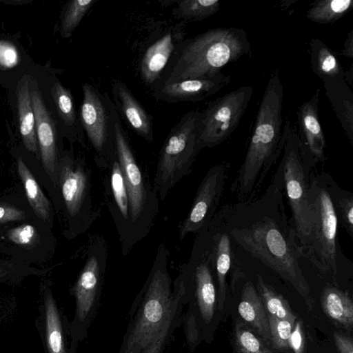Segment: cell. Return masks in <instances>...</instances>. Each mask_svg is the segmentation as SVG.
Instances as JSON below:
<instances>
[{"instance_id":"obj_44","label":"cell","mask_w":353,"mask_h":353,"mask_svg":"<svg viewBox=\"0 0 353 353\" xmlns=\"http://www.w3.org/2000/svg\"><path fill=\"white\" fill-rule=\"evenodd\" d=\"M1 1L6 3L8 4L12 3L13 5H16V4L18 5V4H23V3H28V1H24V0L23 1H19L18 0V1Z\"/></svg>"},{"instance_id":"obj_38","label":"cell","mask_w":353,"mask_h":353,"mask_svg":"<svg viewBox=\"0 0 353 353\" xmlns=\"http://www.w3.org/2000/svg\"><path fill=\"white\" fill-rule=\"evenodd\" d=\"M19 54L14 46L6 41H0V65L6 68L15 66Z\"/></svg>"},{"instance_id":"obj_19","label":"cell","mask_w":353,"mask_h":353,"mask_svg":"<svg viewBox=\"0 0 353 353\" xmlns=\"http://www.w3.org/2000/svg\"><path fill=\"white\" fill-rule=\"evenodd\" d=\"M112 101L120 117L149 143L154 140L153 117L134 96L125 82L116 79L112 83Z\"/></svg>"},{"instance_id":"obj_23","label":"cell","mask_w":353,"mask_h":353,"mask_svg":"<svg viewBox=\"0 0 353 353\" xmlns=\"http://www.w3.org/2000/svg\"><path fill=\"white\" fill-rule=\"evenodd\" d=\"M241 317L267 343L270 342L267 314L262 299L251 281L243 286L238 306Z\"/></svg>"},{"instance_id":"obj_2","label":"cell","mask_w":353,"mask_h":353,"mask_svg":"<svg viewBox=\"0 0 353 353\" xmlns=\"http://www.w3.org/2000/svg\"><path fill=\"white\" fill-rule=\"evenodd\" d=\"M283 96L282 81L274 69L263 92L244 159L230 185L238 202L257 196L282 154L285 139L282 127Z\"/></svg>"},{"instance_id":"obj_7","label":"cell","mask_w":353,"mask_h":353,"mask_svg":"<svg viewBox=\"0 0 353 353\" xmlns=\"http://www.w3.org/2000/svg\"><path fill=\"white\" fill-rule=\"evenodd\" d=\"M114 139L117 160L128 191L130 229L128 253L132 246L146 236L158 214L159 197L145 179L132 152L128 137L116 107L113 110Z\"/></svg>"},{"instance_id":"obj_15","label":"cell","mask_w":353,"mask_h":353,"mask_svg":"<svg viewBox=\"0 0 353 353\" xmlns=\"http://www.w3.org/2000/svg\"><path fill=\"white\" fill-rule=\"evenodd\" d=\"M185 21L176 23L157 36L144 50L141 58L139 72L143 83L152 90L175 56L185 39Z\"/></svg>"},{"instance_id":"obj_31","label":"cell","mask_w":353,"mask_h":353,"mask_svg":"<svg viewBox=\"0 0 353 353\" xmlns=\"http://www.w3.org/2000/svg\"><path fill=\"white\" fill-rule=\"evenodd\" d=\"M173 10L176 19L183 21H199L214 14L220 8L218 0H178Z\"/></svg>"},{"instance_id":"obj_39","label":"cell","mask_w":353,"mask_h":353,"mask_svg":"<svg viewBox=\"0 0 353 353\" xmlns=\"http://www.w3.org/2000/svg\"><path fill=\"white\" fill-rule=\"evenodd\" d=\"M288 345L289 348L290 347L294 353H304L305 340L301 321H297L295 325H294Z\"/></svg>"},{"instance_id":"obj_16","label":"cell","mask_w":353,"mask_h":353,"mask_svg":"<svg viewBox=\"0 0 353 353\" xmlns=\"http://www.w3.org/2000/svg\"><path fill=\"white\" fill-rule=\"evenodd\" d=\"M36 121V134L43 165L55 185H58L57 128L38 89L31 91Z\"/></svg>"},{"instance_id":"obj_9","label":"cell","mask_w":353,"mask_h":353,"mask_svg":"<svg viewBox=\"0 0 353 353\" xmlns=\"http://www.w3.org/2000/svg\"><path fill=\"white\" fill-rule=\"evenodd\" d=\"M107 259V245L103 239L99 235L92 236L85 263L71 290L75 299V310L69 330L77 343L86 338L97 313Z\"/></svg>"},{"instance_id":"obj_13","label":"cell","mask_w":353,"mask_h":353,"mask_svg":"<svg viewBox=\"0 0 353 353\" xmlns=\"http://www.w3.org/2000/svg\"><path fill=\"white\" fill-rule=\"evenodd\" d=\"M231 164L221 162L210 168L202 179L188 215L179 228L181 240L188 234H198L212 221L219 210Z\"/></svg>"},{"instance_id":"obj_34","label":"cell","mask_w":353,"mask_h":353,"mask_svg":"<svg viewBox=\"0 0 353 353\" xmlns=\"http://www.w3.org/2000/svg\"><path fill=\"white\" fill-rule=\"evenodd\" d=\"M234 341L236 353H274L239 320L236 322Z\"/></svg>"},{"instance_id":"obj_1","label":"cell","mask_w":353,"mask_h":353,"mask_svg":"<svg viewBox=\"0 0 353 353\" xmlns=\"http://www.w3.org/2000/svg\"><path fill=\"white\" fill-rule=\"evenodd\" d=\"M283 193L275 172L262 196L228 203V228L234 243L305 293L307 286L299 264L301 256Z\"/></svg>"},{"instance_id":"obj_14","label":"cell","mask_w":353,"mask_h":353,"mask_svg":"<svg viewBox=\"0 0 353 353\" xmlns=\"http://www.w3.org/2000/svg\"><path fill=\"white\" fill-rule=\"evenodd\" d=\"M228 203L221 205L212 221L201 230L208 241L214 276L216 280L218 309L221 311L226 297V278L241 271L233 250L228 228Z\"/></svg>"},{"instance_id":"obj_3","label":"cell","mask_w":353,"mask_h":353,"mask_svg":"<svg viewBox=\"0 0 353 353\" xmlns=\"http://www.w3.org/2000/svg\"><path fill=\"white\" fill-rule=\"evenodd\" d=\"M169 252L161 244L143 288L136 296L119 353H143L185 305L181 283L172 290Z\"/></svg>"},{"instance_id":"obj_32","label":"cell","mask_w":353,"mask_h":353,"mask_svg":"<svg viewBox=\"0 0 353 353\" xmlns=\"http://www.w3.org/2000/svg\"><path fill=\"white\" fill-rule=\"evenodd\" d=\"M256 286L267 314L280 319L296 320V316L287 301L266 283L261 276L257 277Z\"/></svg>"},{"instance_id":"obj_41","label":"cell","mask_w":353,"mask_h":353,"mask_svg":"<svg viewBox=\"0 0 353 353\" xmlns=\"http://www.w3.org/2000/svg\"><path fill=\"white\" fill-rule=\"evenodd\" d=\"M334 340L339 353H353L352 337L335 332Z\"/></svg>"},{"instance_id":"obj_29","label":"cell","mask_w":353,"mask_h":353,"mask_svg":"<svg viewBox=\"0 0 353 353\" xmlns=\"http://www.w3.org/2000/svg\"><path fill=\"white\" fill-rule=\"evenodd\" d=\"M352 8V0H319L314 2L307 10L306 17L317 23H333Z\"/></svg>"},{"instance_id":"obj_42","label":"cell","mask_w":353,"mask_h":353,"mask_svg":"<svg viewBox=\"0 0 353 353\" xmlns=\"http://www.w3.org/2000/svg\"><path fill=\"white\" fill-rule=\"evenodd\" d=\"M342 54L345 57L353 59V30H352L347 34L345 42L344 47L342 51Z\"/></svg>"},{"instance_id":"obj_21","label":"cell","mask_w":353,"mask_h":353,"mask_svg":"<svg viewBox=\"0 0 353 353\" xmlns=\"http://www.w3.org/2000/svg\"><path fill=\"white\" fill-rule=\"evenodd\" d=\"M51 95L63 134L70 142L77 141L87 148L79 112L70 90L57 80L51 88Z\"/></svg>"},{"instance_id":"obj_43","label":"cell","mask_w":353,"mask_h":353,"mask_svg":"<svg viewBox=\"0 0 353 353\" xmlns=\"http://www.w3.org/2000/svg\"><path fill=\"white\" fill-rule=\"evenodd\" d=\"M344 80L347 84H350L352 87L353 83V65L352 64L350 66L347 71L345 72Z\"/></svg>"},{"instance_id":"obj_4","label":"cell","mask_w":353,"mask_h":353,"mask_svg":"<svg viewBox=\"0 0 353 353\" xmlns=\"http://www.w3.org/2000/svg\"><path fill=\"white\" fill-rule=\"evenodd\" d=\"M245 55L251 57V48L243 29H210L182 41L154 89L165 83L213 77Z\"/></svg>"},{"instance_id":"obj_27","label":"cell","mask_w":353,"mask_h":353,"mask_svg":"<svg viewBox=\"0 0 353 353\" xmlns=\"http://www.w3.org/2000/svg\"><path fill=\"white\" fill-rule=\"evenodd\" d=\"M321 305L325 314L342 327L353 324V303L347 292L327 285L321 296Z\"/></svg>"},{"instance_id":"obj_22","label":"cell","mask_w":353,"mask_h":353,"mask_svg":"<svg viewBox=\"0 0 353 353\" xmlns=\"http://www.w3.org/2000/svg\"><path fill=\"white\" fill-rule=\"evenodd\" d=\"M325 94L341 125L353 144V92L344 79L323 78L321 79Z\"/></svg>"},{"instance_id":"obj_10","label":"cell","mask_w":353,"mask_h":353,"mask_svg":"<svg viewBox=\"0 0 353 353\" xmlns=\"http://www.w3.org/2000/svg\"><path fill=\"white\" fill-rule=\"evenodd\" d=\"M83 99L79 115L81 124L94 152L96 165L108 169L117 158L113 110L115 107L106 92L94 85H82Z\"/></svg>"},{"instance_id":"obj_24","label":"cell","mask_w":353,"mask_h":353,"mask_svg":"<svg viewBox=\"0 0 353 353\" xmlns=\"http://www.w3.org/2000/svg\"><path fill=\"white\" fill-rule=\"evenodd\" d=\"M17 109L20 134L26 148L39 159L36 134V121L31 98L29 79L23 77L17 88Z\"/></svg>"},{"instance_id":"obj_30","label":"cell","mask_w":353,"mask_h":353,"mask_svg":"<svg viewBox=\"0 0 353 353\" xmlns=\"http://www.w3.org/2000/svg\"><path fill=\"white\" fill-rule=\"evenodd\" d=\"M329 190L338 224L353 239V194L341 188L332 176L329 181Z\"/></svg>"},{"instance_id":"obj_18","label":"cell","mask_w":353,"mask_h":353,"mask_svg":"<svg viewBox=\"0 0 353 353\" xmlns=\"http://www.w3.org/2000/svg\"><path fill=\"white\" fill-rule=\"evenodd\" d=\"M108 169L110 175L105 184L106 201L118 230L123 254L125 255L128 254L130 212L128 191L117 157Z\"/></svg>"},{"instance_id":"obj_35","label":"cell","mask_w":353,"mask_h":353,"mask_svg":"<svg viewBox=\"0 0 353 353\" xmlns=\"http://www.w3.org/2000/svg\"><path fill=\"white\" fill-rule=\"evenodd\" d=\"M270 343L279 350L289 349L288 341L295 320L280 319L267 314Z\"/></svg>"},{"instance_id":"obj_36","label":"cell","mask_w":353,"mask_h":353,"mask_svg":"<svg viewBox=\"0 0 353 353\" xmlns=\"http://www.w3.org/2000/svg\"><path fill=\"white\" fill-rule=\"evenodd\" d=\"M181 313L182 312L178 313L170 320L161 333L143 353H163L168 342L182 322Z\"/></svg>"},{"instance_id":"obj_6","label":"cell","mask_w":353,"mask_h":353,"mask_svg":"<svg viewBox=\"0 0 353 353\" xmlns=\"http://www.w3.org/2000/svg\"><path fill=\"white\" fill-rule=\"evenodd\" d=\"M331 175L312 172L308 191L311 210L310 241L302 257L335 280L344 257L339 245L338 220L329 190Z\"/></svg>"},{"instance_id":"obj_5","label":"cell","mask_w":353,"mask_h":353,"mask_svg":"<svg viewBox=\"0 0 353 353\" xmlns=\"http://www.w3.org/2000/svg\"><path fill=\"white\" fill-rule=\"evenodd\" d=\"M283 129L285 143L275 172L286 193L292 214L290 223L302 257L310 238L312 219L308 191L317 162L301 141L299 133L289 120L285 121Z\"/></svg>"},{"instance_id":"obj_33","label":"cell","mask_w":353,"mask_h":353,"mask_svg":"<svg viewBox=\"0 0 353 353\" xmlns=\"http://www.w3.org/2000/svg\"><path fill=\"white\" fill-rule=\"evenodd\" d=\"M96 0H72L64 7L61 22V35L63 39L71 37L74 30L97 2Z\"/></svg>"},{"instance_id":"obj_26","label":"cell","mask_w":353,"mask_h":353,"mask_svg":"<svg viewBox=\"0 0 353 353\" xmlns=\"http://www.w3.org/2000/svg\"><path fill=\"white\" fill-rule=\"evenodd\" d=\"M44 317L48 353H74L67 349L62 320L50 290H48L46 293Z\"/></svg>"},{"instance_id":"obj_8","label":"cell","mask_w":353,"mask_h":353,"mask_svg":"<svg viewBox=\"0 0 353 353\" xmlns=\"http://www.w3.org/2000/svg\"><path fill=\"white\" fill-rule=\"evenodd\" d=\"M202 112L191 110L172 128L161 148L153 188L163 201L188 175L199 152Z\"/></svg>"},{"instance_id":"obj_25","label":"cell","mask_w":353,"mask_h":353,"mask_svg":"<svg viewBox=\"0 0 353 353\" xmlns=\"http://www.w3.org/2000/svg\"><path fill=\"white\" fill-rule=\"evenodd\" d=\"M310 65L312 72L321 79H344L345 71L336 53L323 41L313 38L310 42Z\"/></svg>"},{"instance_id":"obj_37","label":"cell","mask_w":353,"mask_h":353,"mask_svg":"<svg viewBox=\"0 0 353 353\" xmlns=\"http://www.w3.org/2000/svg\"><path fill=\"white\" fill-rule=\"evenodd\" d=\"M37 235L35 228L30 224H24L8 232V237L13 243L20 245L30 244Z\"/></svg>"},{"instance_id":"obj_40","label":"cell","mask_w":353,"mask_h":353,"mask_svg":"<svg viewBox=\"0 0 353 353\" xmlns=\"http://www.w3.org/2000/svg\"><path fill=\"white\" fill-rule=\"evenodd\" d=\"M25 218L23 211L9 206L0 205V223L22 220Z\"/></svg>"},{"instance_id":"obj_28","label":"cell","mask_w":353,"mask_h":353,"mask_svg":"<svg viewBox=\"0 0 353 353\" xmlns=\"http://www.w3.org/2000/svg\"><path fill=\"white\" fill-rule=\"evenodd\" d=\"M19 175L23 183L28 201L36 214L43 220H48L50 204L41 190L32 172L21 159L17 161Z\"/></svg>"},{"instance_id":"obj_12","label":"cell","mask_w":353,"mask_h":353,"mask_svg":"<svg viewBox=\"0 0 353 353\" xmlns=\"http://www.w3.org/2000/svg\"><path fill=\"white\" fill-rule=\"evenodd\" d=\"M253 94V88L244 85L210 101L202 112L201 149L216 146L239 125Z\"/></svg>"},{"instance_id":"obj_17","label":"cell","mask_w":353,"mask_h":353,"mask_svg":"<svg viewBox=\"0 0 353 353\" xmlns=\"http://www.w3.org/2000/svg\"><path fill=\"white\" fill-rule=\"evenodd\" d=\"M230 75L223 73L203 79H192L163 84L152 91L157 101L166 103L202 101L229 84Z\"/></svg>"},{"instance_id":"obj_11","label":"cell","mask_w":353,"mask_h":353,"mask_svg":"<svg viewBox=\"0 0 353 353\" xmlns=\"http://www.w3.org/2000/svg\"><path fill=\"white\" fill-rule=\"evenodd\" d=\"M91 174L84 159H75L72 151L60 157L58 184L66 212L71 219L77 221L79 232L89 228L100 213L93 198Z\"/></svg>"},{"instance_id":"obj_20","label":"cell","mask_w":353,"mask_h":353,"mask_svg":"<svg viewBox=\"0 0 353 353\" xmlns=\"http://www.w3.org/2000/svg\"><path fill=\"white\" fill-rule=\"evenodd\" d=\"M319 93L318 88L297 112L299 139L317 163L326 160V141L319 117Z\"/></svg>"}]
</instances>
